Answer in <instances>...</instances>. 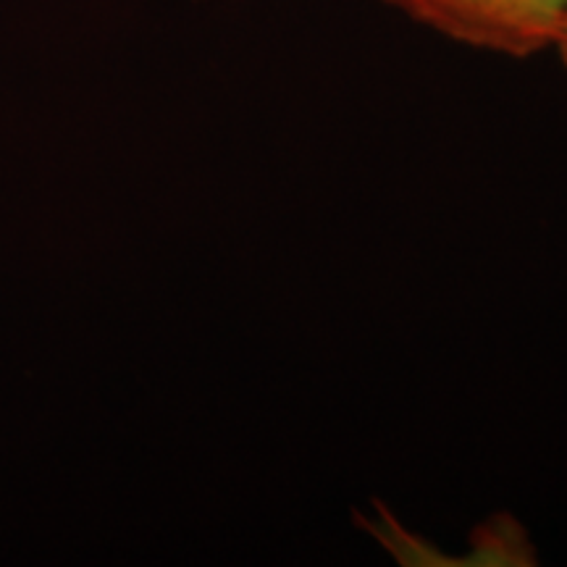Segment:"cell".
Here are the masks:
<instances>
[{
  "label": "cell",
  "instance_id": "6da1fadb",
  "mask_svg": "<svg viewBox=\"0 0 567 567\" xmlns=\"http://www.w3.org/2000/svg\"><path fill=\"white\" fill-rule=\"evenodd\" d=\"M476 51L530 59L555 48L567 0H381Z\"/></svg>",
  "mask_w": 567,
  "mask_h": 567
},
{
  "label": "cell",
  "instance_id": "7a4b0ae2",
  "mask_svg": "<svg viewBox=\"0 0 567 567\" xmlns=\"http://www.w3.org/2000/svg\"><path fill=\"white\" fill-rule=\"evenodd\" d=\"M551 51H557L559 61H563L565 69H567V17H565V21H563V27H559L557 42H555V48H551Z\"/></svg>",
  "mask_w": 567,
  "mask_h": 567
}]
</instances>
